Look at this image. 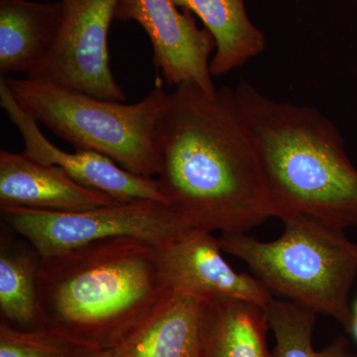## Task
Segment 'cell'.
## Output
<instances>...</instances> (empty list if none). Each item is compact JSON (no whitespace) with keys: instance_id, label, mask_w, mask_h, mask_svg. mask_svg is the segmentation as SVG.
<instances>
[{"instance_id":"2e32d148","label":"cell","mask_w":357,"mask_h":357,"mask_svg":"<svg viewBox=\"0 0 357 357\" xmlns=\"http://www.w3.org/2000/svg\"><path fill=\"white\" fill-rule=\"evenodd\" d=\"M40 255L31 245L2 232L0 243L1 319L20 330L46 328L40 306Z\"/></svg>"},{"instance_id":"52a82bcc","label":"cell","mask_w":357,"mask_h":357,"mask_svg":"<svg viewBox=\"0 0 357 357\" xmlns=\"http://www.w3.org/2000/svg\"><path fill=\"white\" fill-rule=\"evenodd\" d=\"M119 2L63 0L64 14L55 46L26 77L100 100L126 102L109 65V29Z\"/></svg>"},{"instance_id":"d6986e66","label":"cell","mask_w":357,"mask_h":357,"mask_svg":"<svg viewBox=\"0 0 357 357\" xmlns=\"http://www.w3.org/2000/svg\"><path fill=\"white\" fill-rule=\"evenodd\" d=\"M70 357H114V349H107V351L81 349Z\"/></svg>"},{"instance_id":"5bb4252c","label":"cell","mask_w":357,"mask_h":357,"mask_svg":"<svg viewBox=\"0 0 357 357\" xmlns=\"http://www.w3.org/2000/svg\"><path fill=\"white\" fill-rule=\"evenodd\" d=\"M264 309L236 299L204 300L199 357H273Z\"/></svg>"},{"instance_id":"4fadbf2b","label":"cell","mask_w":357,"mask_h":357,"mask_svg":"<svg viewBox=\"0 0 357 357\" xmlns=\"http://www.w3.org/2000/svg\"><path fill=\"white\" fill-rule=\"evenodd\" d=\"M63 0H0V74L26 76L48 57L62 26Z\"/></svg>"},{"instance_id":"30bf717a","label":"cell","mask_w":357,"mask_h":357,"mask_svg":"<svg viewBox=\"0 0 357 357\" xmlns=\"http://www.w3.org/2000/svg\"><path fill=\"white\" fill-rule=\"evenodd\" d=\"M0 105L24 141V153L45 165L57 166L77 183L109 195L115 201L154 199L167 204L157 178L128 172L107 157L96 152L64 151L42 132L39 123L18 105L7 84L0 79Z\"/></svg>"},{"instance_id":"8fae6325","label":"cell","mask_w":357,"mask_h":357,"mask_svg":"<svg viewBox=\"0 0 357 357\" xmlns=\"http://www.w3.org/2000/svg\"><path fill=\"white\" fill-rule=\"evenodd\" d=\"M105 192L77 183L57 166L0 150V208L81 211L115 203Z\"/></svg>"},{"instance_id":"e0dca14e","label":"cell","mask_w":357,"mask_h":357,"mask_svg":"<svg viewBox=\"0 0 357 357\" xmlns=\"http://www.w3.org/2000/svg\"><path fill=\"white\" fill-rule=\"evenodd\" d=\"M268 325L273 333V357H357L349 338L340 335L317 351L312 337L317 314L290 301L272 299L264 307Z\"/></svg>"},{"instance_id":"7a4b0ae2","label":"cell","mask_w":357,"mask_h":357,"mask_svg":"<svg viewBox=\"0 0 357 357\" xmlns=\"http://www.w3.org/2000/svg\"><path fill=\"white\" fill-rule=\"evenodd\" d=\"M229 95L259 160L273 217L357 227V169L332 121L311 107L271 100L245 82Z\"/></svg>"},{"instance_id":"9c48e42d","label":"cell","mask_w":357,"mask_h":357,"mask_svg":"<svg viewBox=\"0 0 357 357\" xmlns=\"http://www.w3.org/2000/svg\"><path fill=\"white\" fill-rule=\"evenodd\" d=\"M222 252L220 239L210 231L197 229L155 246L160 277L169 290L204 299L245 301L264 309L273 299L272 294L256 277L237 273Z\"/></svg>"},{"instance_id":"ac0fdd59","label":"cell","mask_w":357,"mask_h":357,"mask_svg":"<svg viewBox=\"0 0 357 357\" xmlns=\"http://www.w3.org/2000/svg\"><path fill=\"white\" fill-rule=\"evenodd\" d=\"M79 351L49 328L20 330L0 319V357H70Z\"/></svg>"},{"instance_id":"44dd1931","label":"cell","mask_w":357,"mask_h":357,"mask_svg":"<svg viewBox=\"0 0 357 357\" xmlns=\"http://www.w3.org/2000/svg\"><path fill=\"white\" fill-rule=\"evenodd\" d=\"M352 314H354V318L357 319V301L356 304H354V310H352Z\"/></svg>"},{"instance_id":"9a60e30c","label":"cell","mask_w":357,"mask_h":357,"mask_svg":"<svg viewBox=\"0 0 357 357\" xmlns=\"http://www.w3.org/2000/svg\"><path fill=\"white\" fill-rule=\"evenodd\" d=\"M178 8L196 14L215 42L210 70L222 76L241 67L265 49L263 33L248 16L245 0H172Z\"/></svg>"},{"instance_id":"8992f818","label":"cell","mask_w":357,"mask_h":357,"mask_svg":"<svg viewBox=\"0 0 357 357\" xmlns=\"http://www.w3.org/2000/svg\"><path fill=\"white\" fill-rule=\"evenodd\" d=\"M0 213L7 227L41 257L112 237H135L158 246L191 229L168 204L154 199L115 202L81 211L0 208Z\"/></svg>"},{"instance_id":"ffe728a7","label":"cell","mask_w":357,"mask_h":357,"mask_svg":"<svg viewBox=\"0 0 357 357\" xmlns=\"http://www.w3.org/2000/svg\"><path fill=\"white\" fill-rule=\"evenodd\" d=\"M349 333H351L352 335H354V338H356V340L357 342V319L356 318L352 319L351 331H349Z\"/></svg>"},{"instance_id":"7c38bea8","label":"cell","mask_w":357,"mask_h":357,"mask_svg":"<svg viewBox=\"0 0 357 357\" xmlns=\"http://www.w3.org/2000/svg\"><path fill=\"white\" fill-rule=\"evenodd\" d=\"M204 300L169 291L156 309L114 349V357H199Z\"/></svg>"},{"instance_id":"5b68a950","label":"cell","mask_w":357,"mask_h":357,"mask_svg":"<svg viewBox=\"0 0 357 357\" xmlns=\"http://www.w3.org/2000/svg\"><path fill=\"white\" fill-rule=\"evenodd\" d=\"M18 105L75 149L96 152L136 175L158 176L159 128L169 95L161 79L135 103L103 100L29 79H9Z\"/></svg>"},{"instance_id":"6da1fadb","label":"cell","mask_w":357,"mask_h":357,"mask_svg":"<svg viewBox=\"0 0 357 357\" xmlns=\"http://www.w3.org/2000/svg\"><path fill=\"white\" fill-rule=\"evenodd\" d=\"M159 138L160 189L191 229L245 234L273 217L259 160L229 89L208 95L194 83L176 86Z\"/></svg>"},{"instance_id":"3957f363","label":"cell","mask_w":357,"mask_h":357,"mask_svg":"<svg viewBox=\"0 0 357 357\" xmlns=\"http://www.w3.org/2000/svg\"><path fill=\"white\" fill-rule=\"evenodd\" d=\"M38 290L45 328L89 351L119 347L170 291L153 244L126 236L40 258Z\"/></svg>"},{"instance_id":"277c9868","label":"cell","mask_w":357,"mask_h":357,"mask_svg":"<svg viewBox=\"0 0 357 357\" xmlns=\"http://www.w3.org/2000/svg\"><path fill=\"white\" fill-rule=\"evenodd\" d=\"M283 234L260 241L245 234H222L223 252L239 258L271 294L325 314L349 333V296L357 277V243L344 230L305 215L282 218Z\"/></svg>"},{"instance_id":"ba28073f","label":"cell","mask_w":357,"mask_h":357,"mask_svg":"<svg viewBox=\"0 0 357 357\" xmlns=\"http://www.w3.org/2000/svg\"><path fill=\"white\" fill-rule=\"evenodd\" d=\"M115 20L135 21L144 29L155 67L167 84L194 83L208 95L217 93L210 70L215 42L206 28L198 27L192 13H180L172 0H121Z\"/></svg>"}]
</instances>
